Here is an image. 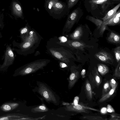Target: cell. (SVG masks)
I'll return each instance as SVG.
<instances>
[{"mask_svg":"<svg viewBox=\"0 0 120 120\" xmlns=\"http://www.w3.org/2000/svg\"><path fill=\"white\" fill-rule=\"evenodd\" d=\"M59 1V0H45L44 7L49 14L50 13L54 3Z\"/></svg>","mask_w":120,"mask_h":120,"instance_id":"cell-16","label":"cell"},{"mask_svg":"<svg viewBox=\"0 0 120 120\" xmlns=\"http://www.w3.org/2000/svg\"><path fill=\"white\" fill-rule=\"evenodd\" d=\"M67 66V65L64 63H62V68H64Z\"/></svg>","mask_w":120,"mask_h":120,"instance_id":"cell-39","label":"cell"},{"mask_svg":"<svg viewBox=\"0 0 120 120\" xmlns=\"http://www.w3.org/2000/svg\"><path fill=\"white\" fill-rule=\"evenodd\" d=\"M111 119L110 120H119L118 118L120 119V116H119L118 114H113L111 115Z\"/></svg>","mask_w":120,"mask_h":120,"instance_id":"cell-27","label":"cell"},{"mask_svg":"<svg viewBox=\"0 0 120 120\" xmlns=\"http://www.w3.org/2000/svg\"><path fill=\"white\" fill-rule=\"evenodd\" d=\"M4 108L5 110H9L11 109V107L7 105H5L4 107Z\"/></svg>","mask_w":120,"mask_h":120,"instance_id":"cell-33","label":"cell"},{"mask_svg":"<svg viewBox=\"0 0 120 120\" xmlns=\"http://www.w3.org/2000/svg\"><path fill=\"white\" fill-rule=\"evenodd\" d=\"M68 44L71 47L81 50H84V48L86 47L93 48L92 46L87 45L83 42L78 41H69Z\"/></svg>","mask_w":120,"mask_h":120,"instance_id":"cell-8","label":"cell"},{"mask_svg":"<svg viewBox=\"0 0 120 120\" xmlns=\"http://www.w3.org/2000/svg\"><path fill=\"white\" fill-rule=\"evenodd\" d=\"M107 111V109L106 108H103L101 109V112L103 113H105Z\"/></svg>","mask_w":120,"mask_h":120,"instance_id":"cell-36","label":"cell"},{"mask_svg":"<svg viewBox=\"0 0 120 120\" xmlns=\"http://www.w3.org/2000/svg\"><path fill=\"white\" fill-rule=\"evenodd\" d=\"M86 73V71L85 69L81 71V74L82 75H84Z\"/></svg>","mask_w":120,"mask_h":120,"instance_id":"cell-38","label":"cell"},{"mask_svg":"<svg viewBox=\"0 0 120 120\" xmlns=\"http://www.w3.org/2000/svg\"><path fill=\"white\" fill-rule=\"evenodd\" d=\"M91 9L94 10L98 7L99 5L101 6V8L104 11L111 4L110 0H90L89 1Z\"/></svg>","mask_w":120,"mask_h":120,"instance_id":"cell-3","label":"cell"},{"mask_svg":"<svg viewBox=\"0 0 120 120\" xmlns=\"http://www.w3.org/2000/svg\"><path fill=\"white\" fill-rule=\"evenodd\" d=\"M120 22V10L116 12L115 15L106 23L107 25L114 26Z\"/></svg>","mask_w":120,"mask_h":120,"instance_id":"cell-11","label":"cell"},{"mask_svg":"<svg viewBox=\"0 0 120 120\" xmlns=\"http://www.w3.org/2000/svg\"><path fill=\"white\" fill-rule=\"evenodd\" d=\"M120 6V3H119L107 12L104 17L102 18L104 23L106 24L107 22L115 15Z\"/></svg>","mask_w":120,"mask_h":120,"instance_id":"cell-9","label":"cell"},{"mask_svg":"<svg viewBox=\"0 0 120 120\" xmlns=\"http://www.w3.org/2000/svg\"><path fill=\"white\" fill-rule=\"evenodd\" d=\"M30 45V43L29 42H26L24 43L22 46L23 48H26L29 47Z\"/></svg>","mask_w":120,"mask_h":120,"instance_id":"cell-31","label":"cell"},{"mask_svg":"<svg viewBox=\"0 0 120 120\" xmlns=\"http://www.w3.org/2000/svg\"><path fill=\"white\" fill-rule=\"evenodd\" d=\"M83 32L82 28L81 26L77 27L75 31L70 36L71 38L74 40H79L81 37Z\"/></svg>","mask_w":120,"mask_h":120,"instance_id":"cell-13","label":"cell"},{"mask_svg":"<svg viewBox=\"0 0 120 120\" xmlns=\"http://www.w3.org/2000/svg\"><path fill=\"white\" fill-rule=\"evenodd\" d=\"M95 56L100 61L106 63H112L113 62V57L109 53L103 51L96 53Z\"/></svg>","mask_w":120,"mask_h":120,"instance_id":"cell-5","label":"cell"},{"mask_svg":"<svg viewBox=\"0 0 120 120\" xmlns=\"http://www.w3.org/2000/svg\"><path fill=\"white\" fill-rule=\"evenodd\" d=\"M107 111L109 112H114L115 110L113 107L110 105H108L107 106Z\"/></svg>","mask_w":120,"mask_h":120,"instance_id":"cell-29","label":"cell"},{"mask_svg":"<svg viewBox=\"0 0 120 120\" xmlns=\"http://www.w3.org/2000/svg\"><path fill=\"white\" fill-rule=\"evenodd\" d=\"M8 118L7 117H4L2 118H1L0 119V120H8Z\"/></svg>","mask_w":120,"mask_h":120,"instance_id":"cell-40","label":"cell"},{"mask_svg":"<svg viewBox=\"0 0 120 120\" xmlns=\"http://www.w3.org/2000/svg\"><path fill=\"white\" fill-rule=\"evenodd\" d=\"M86 18L95 24L97 26L98 29L100 30V34L102 35L106 29L107 25L104 23L103 21L92 16L87 15Z\"/></svg>","mask_w":120,"mask_h":120,"instance_id":"cell-4","label":"cell"},{"mask_svg":"<svg viewBox=\"0 0 120 120\" xmlns=\"http://www.w3.org/2000/svg\"><path fill=\"white\" fill-rule=\"evenodd\" d=\"M117 86V85L113 87L107 93L102 96L99 100V102H103L109 98L114 93Z\"/></svg>","mask_w":120,"mask_h":120,"instance_id":"cell-17","label":"cell"},{"mask_svg":"<svg viewBox=\"0 0 120 120\" xmlns=\"http://www.w3.org/2000/svg\"><path fill=\"white\" fill-rule=\"evenodd\" d=\"M25 69V72L26 73H31L38 69L44 65V63L35 62L31 64Z\"/></svg>","mask_w":120,"mask_h":120,"instance_id":"cell-10","label":"cell"},{"mask_svg":"<svg viewBox=\"0 0 120 120\" xmlns=\"http://www.w3.org/2000/svg\"><path fill=\"white\" fill-rule=\"evenodd\" d=\"M79 0H67V4L69 9L72 8L78 3Z\"/></svg>","mask_w":120,"mask_h":120,"instance_id":"cell-24","label":"cell"},{"mask_svg":"<svg viewBox=\"0 0 120 120\" xmlns=\"http://www.w3.org/2000/svg\"><path fill=\"white\" fill-rule=\"evenodd\" d=\"M82 118L84 119L89 120H105L100 116H84L82 117Z\"/></svg>","mask_w":120,"mask_h":120,"instance_id":"cell-23","label":"cell"},{"mask_svg":"<svg viewBox=\"0 0 120 120\" xmlns=\"http://www.w3.org/2000/svg\"><path fill=\"white\" fill-rule=\"evenodd\" d=\"M54 55L56 57L59 59H60L62 57V56L61 53L57 52H55Z\"/></svg>","mask_w":120,"mask_h":120,"instance_id":"cell-30","label":"cell"},{"mask_svg":"<svg viewBox=\"0 0 120 120\" xmlns=\"http://www.w3.org/2000/svg\"><path fill=\"white\" fill-rule=\"evenodd\" d=\"M85 90L87 96L88 98L91 99L92 98V93L90 84L87 81L85 84Z\"/></svg>","mask_w":120,"mask_h":120,"instance_id":"cell-19","label":"cell"},{"mask_svg":"<svg viewBox=\"0 0 120 120\" xmlns=\"http://www.w3.org/2000/svg\"><path fill=\"white\" fill-rule=\"evenodd\" d=\"M98 70L102 75H104L109 71L108 67L105 65L102 64H99L98 65Z\"/></svg>","mask_w":120,"mask_h":120,"instance_id":"cell-18","label":"cell"},{"mask_svg":"<svg viewBox=\"0 0 120 120\" xmlns=\"http://www.w3.org/2000/svg\"><path fill=\"white\" fill-rule=\"evenodd\" d=\"M108 41L110 42L118 44L120 42V37L118 34L111 32L107 38Z\"/></svg>","mask_w":120,"mask_h":120,"instance_id":"cell-14","label":"cell"},{"mask_svg":"<svg viewBox=\"0 0 120 120\" xmlns=\"http://www.w3.org/2000/svg\"><path fill=\"white\" fill-rule=\"evenodd\" d=\"M27 29L26 27H25L22 29L21 31V34L24 33L27 31Z\"/></svg>","mask_w":120,"mask_h":120,"instance_id":"cell-34","label":"cell"},{"mask_svg":"<svg viewBox=\"0 0 120 120\" xmlns=\"http://www.w3.org/2000/svg\"><path fill=\"white\" fill-rule=\"evenodd\" d=\"M14 59V53L10 46H7L5 54V58L3 65H7L11 64Z\"/></svg>","mask_w":120,"mask_h":120,"instance_id":"cell-6","label":"cell"},{"mask_svg":"<svg viewBox=\"0 0 120 120\" xmlns=\"http://www.w3.org/2000/svg\"><path fill=\"white\" fill-rule=\"evenodd\" d=\"M39 108L40 109L42 110H44L46 109V108L44 106H40L39 107Z\"/></svg>","mask_w":120,"mask_h":120,"instance_id":"cell-37","label":"cell"},{"mask_svg":"<svg viewBox=\"0 0 120 120\" xmlns=\"http://www.w3.org/2000/svg\"><path fill=\"white\" fill-rule=\"evenodd\" d=\"M13 11L16 15L20 18L23 17V13L21 6L18 3H14L13 5Z\"/></svg>","mask_w":120,"mask_h":120,"instance_id":"cell-15","label":"cell"},{"mask_svg":"<svg viewBox=\"0 0 120 120\" xmlns=\"http://www.w3.org/2000/svg\"><path fill=\"white\" fill-rule=\"evenodd\" d=\"M67 107L68 110L69 111L78 113H90L89 111L85 108L82 105L78 104L76 105H69Z\"/></svg>","mask_w":120,"mask_h":120,"instance_id":"cell-7","label":"cell"},{"mask_svg":"<svg viewBox=\"0 0 120 120\" xmlns=\"http://www.w3.org/2000/svg\"><path fill=\"white\" fill-rule=\"evenodd\" d=\"M96 74L95 76V80L96 84L98 85L100 84L101 82V79L98 74V72L97 71Z\"/></svg>","mask_w":120,"mask_h":120,"instance_id":"cell-26","label":"cell"},{"mask_svg":"<svg viewBox=\"0 0 120 120\" xmlns=\"http://www.w3.org/2000/svg\"><path fill=\"white\" fill-rule=\"evenodd\" d=\"M60 39L61 41L63 42H65L67 41L66 38L64 36L61 37V38Z\"/></svg>","mask_w":120,"mask_h":120,"instance_id":"cell-35","label":"cell"},{"mask_svg":"<svg viewBox=\"0 0 120 120\" xmlns=\"http://www.w3.org/2000/svg\"><path fill=\"white\" fill-rule=\"evenodd\" d=\"M79 98L78 96H76L75 98L74 101L73 105H76L78 104L79 101Z\"/></svg>","mask_w":120,"mask_h":120,"instance_id":"cell-32","label":"cell"},{"mask_svg":"<svg viewBox=\"0 0 120 120\" xmlns=\"http://www.w3.org/2000/svg\"><path fill=\"white\" fill-rule=\"evenodd\" d=\"M83 14L82 11L80 8L75 9L68 15L64 28L68 29L71 28L79 20Z\"/></svg>","mask_w":120,"mask_h":120,"instance_id":"cell-2","label":"cell"},{"mask_svg":"<svg viewBox=\"0 0 120 120\" xmlns=\"http://www.w3.org/2000/svg\"><path fill=\"white\" fill-rule=\"evenodd\" d=\"M114 52L116 60L117 62L120 61V47H117L114 50Z\"/></svg>","mask_w":120,"mask_h":120,"instance_id":"cell-22","label":"cell"},{"mask_svg":"<svg viewBox=\"0 0 120 120\" xmlns=\"http://www.w3.org/2000/svg\"><path fill=\"white\" fill-rule=\"evenodd\" d=\"M1 26V25L0 24V26Z\"/></svg>","mask_w":120,"mask_h":120,"instance_id":"cell-42","label":"cell"},{"mask_svg":"<svg viewBox=\"0 0 120 120\" xmlns=\"http://www.w3.org/2000/svg\"><path fill=\"white\" fill-rule=\"evenodd\" d=\"M114 76L118 77L120 76V62H118V64L115 70Z\"/></svg>","mask_w":120,"mask_h":120,"instance_id":"cell-25","label":"cell"},{"mask_svg":"<svg viewBox=\"0 0 120 120\" xmlns=\"http://www.w3.org/2000/svg\"><path fill=\"white\" fill-rule=\"evenodd\" d=\"M112 1H120V0H112Z\"/></svg>","mask_w":120,"mask_h":120,"instance_id":"cell-41","label":"cell"},{"mask_svg":"<svg viewBox=\"0 0 120 120\" xmlns=\"http://www.w3.org/2000/svg\"><path fill=\"white\" fill-rule=\"evenodd\" d=\"M79 76L78 71L75 70L70 75L69 77V86L70 87H72L77 81Z\"/></svg>","mask_w":120,"mask_h":120,"instance_id":"cell-12","label":"cell"},{"mask_svg":"<svg viewBox=\"0 0 120 120\" xmlns=\"http://www.w3.org/2000/svg\"><path fill=\"white\" fill-rule=\"evenodd\" d=\"M40 92L42 94V95L46 99L48 100L52 99V98H53L52 96L51 92H50V91L49 92V91L48 90H45L44 88H41L40 89ZM53 100V99H52Z\"/></svg>","mask_w":120,"mask_h":120,"instance_id":"cell-20","label":"cell"},{"mask_svg":"<svg viewBox=\"0 0 120 120\" xmlns=\"http://www.w3.org/2000/svg\"><path fill=\"white\" fill-rule=\"evenodd\" d=\"M109 85L112 88L117 85L115 80L113 79H111L110 81Z\"/></svg>","mask_w":120,"mask_h":120,"instance_id":"cell-28","label":"cell"},{"mask_svg":"<svg viewBox=\"0 0 120 120\" xmlns=\"http://www.w3.org/2000/svg\"><path fill=\"white\" fill-rule=\"evenodd\" d=\"M111 90L110 86L109 83L107 82L103 86L102 93V97L107 93Z\"/></svg>","mask_w":120,"mask_h":120,"instance_id":"cell-21","label":"cell"},{"mask_svg":"<svg viewBox=\"0 0 120 120\" xmlns=\"http://www.w3.org/2000/svg\"><path fill=\"white\" fill-rule=\"evenodd\" d=\"M69 12L67 4L61 1H59L54 3L49 14L53 18L60 19L68 15Z\"/></svg>","mask_w":120,"mask_h":120,"instance_id":"cell-1","label":"cell"}]
</instances>
